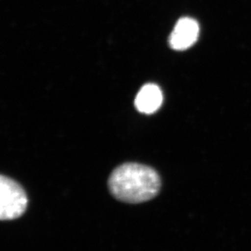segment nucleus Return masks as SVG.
<instances>
[{
  "mask_svg": "<svg viewBox=\"0 0 251 251\" xmlns=\"http://www.w3.org/2000/svg\"><path fill=\"white\" fill-rule=\"evenodd\" d=\"M108 187L112 195L120 201L140 203L158 195L161 180L156 171L151 167L127 163L112 172Z\"/></svg>",
  "mask_w": 251,
  "mask_h": 251,
  "instance_id": "nucleus-1",
  "label": "nucleus"
},
{
  "mask_svg": "<svg viewBox=\"0 0 251 251\" xmlns=\"http://www.w3.org/2000/svg\"><path fill=\"white\" fill-rule=\"evenodd\" d=\"M28 199L24 189L11 178L0 177V219L11 221L19 218L27 208Z\"/></svg>",
  "mask_w": 251,
  "mask_h": 251,
  "instance_id": "nucleus-2",
  "label": "nucleus"
},
{
  "mask_svg": "<svg viewBox=\"0 0 251 251\" xmlns=\"http://www.w3.org/2000/svg\"><path fill=\"white\" fill-rule=\"evenodd\" d=\"M199 26L195 20L189 17L180 19L171 33V48L182 50L190 48L199 38Z\"/></svg>",
  "mask_w": 251,
  "mask_h": 251,
  "instance_id": "nucleus-3",
  "label": "nucleus"
},
{
  "mask_svg": "<svg viewBox=\"0 0 251 251\" xmlns=\"http://www.w3.org/2000/svg\"><path fill=\"white\" fill-rule=\"evenodd\" d=\"M163 94L159 86L147 84L140 90L135 100L136 108L140 112L152 114L161 107Z\"/></svg>",
  "mask_w": 251,
  "mask_h": 251,
  "instance_id": "nucleus-4",
  "label": "nucleus"
}]
</instances>
